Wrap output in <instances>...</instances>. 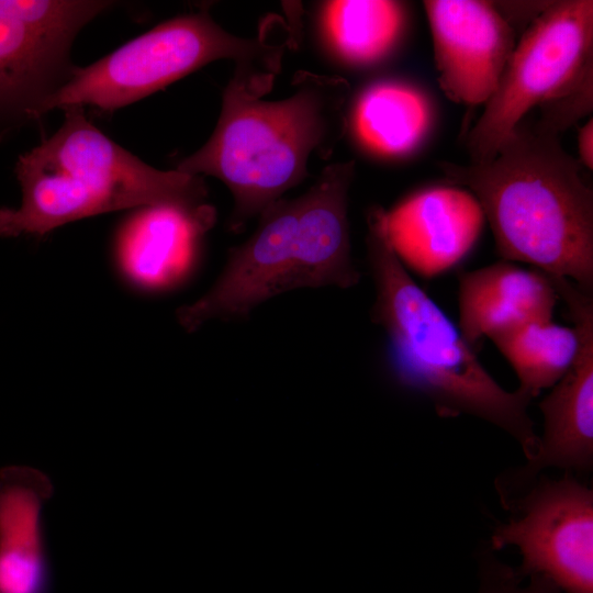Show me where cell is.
<instances>
[{"mask_svg":"<svg viewBox=\"0 0 593 593\" xmlns=\"http://www.w3.org/2000/svg\"><path fill=\"white\" fill-rule=\"evenodd\" d=\"M273 79L235 68L214 132L177 166L179 171L225 183L234 201L227 223L234 233L301 183L313 154L328 158L347 128L346 79L300 70L289 97L260 99Z\"/></svg>","mask_w":593,"mask_h":593,"instance_id":"cell-1","label":"cell"},{"mask_svg":"<svg viewBox=\"0 0 593 593\" xmlns=\"http://www.w3.org/2000/svg\"><path fill=\"white\" fill-rule=\"evenodd\" d=\"M559 135L521 122L488 161L439 164L444 182L471 192L503 260L593 290V191Z\"/></svg>","mask_w":593,"mask_h":593,"instance_id":"cell-2","label":"cell"},{"mask_svg":"<svg viewBox=\"0 0 593 593\" xmlns=\"http://www.w3.org/2000/svg\"><path fill=\"white\" fill-rule=\"evenodd\" d=\"M384 210L367 215V254L376 288L372 322L388 338L395 379L426 396L445 417L469 414L511 434L527 459L538 446L528 415L530 398L504 390L478 360L445 312L419 288L385 235Z\"/></svg>","mask_w":593,"mask_h":593,"instance_id":"cell-3","label":"cell"},{"mask_svg":"<svg viewBox=\"0 0 593 593\" xmlns=\"http://www.w3.org/2000/svg\"><path fill=\"white\" fill-rule=\"evenodd\" d=\"M64 110L58 131L19 157L15 175L22 201L16 209H0V236L42 235L133 206L203 204L206 188L201 177L153 168L98 130L81 107Z\"/></svg>","mask_w":593,"mask_h":593,"instance_id":"cell-4","label":"cell"},{"mask_svg":"<svg viewBox=\"0 0 593 593\" xmlns=\"http://www.w3.org/2000/svg\"><path fill=\"white\" fill-rule=\"evenodd\" d=\"M280 21V20H279ZM255 37L222 29L206 12L166 21L85 68H72L67 80L43 102L40 115L55 108L83 104L115 110L156 92L219 59L236 68L276 76L290 32L277 37L276 25Z\"/></svg>","mask_w":593,"mask_h":593,"instance_id":"cell-5","label":"cell"},{"mask_svg":"<svg viewBox=\"0 0 593 593\" xmlns=\"http://www.w3.org/2000/svg\"><path fill=\"white\" fill-rule=\"evenodd\" d=\"M588 83H593V1L546 2L467 136L471 163L491 160L533 108Z\"/></svg>","mask_w":593,"mask_h":593,"instance_id":"cell-6","label":"cell"},{"mask_svg":"<svg viewBox=\"0 0 593 593\" xmlns=\"http://www.w3.org/2000/svg\"><path fill=\"white\" fill-rule=\"evenodd\" d=\"M108 1L0 0V138L40 118L43 102L70 75L77 32Z\"/></svg>","mask_w":593,"mask_h":593,"instance_id":"cell-7","label":"cell"},{"mask_svg":"<svg viewBox=\"0 0 593 593\" xmlns=\"http://www.w3.org/2000/svg\"><path fill=\"white\" fill-rule=\"evenodd\" d=\"M523 515L499 526L494 549L516 546L517 571L540 577L563 593H593V492L566 477L545 480L521 502Z\"/></svg>","mask_w":593,"mask_h":593,"instance_id":"cell-8","label":"cell"},{"mask_svg":"<svg viewBox=\"0 0 593 593\" xmlns=\"http://www.w3.org/2000/svg\"><path fill=\"white\" fill-rule=\"evenodd\" d=\"M258 217L255 232L230 249L211 289L177 311L186 331L193 332L212 320L244 318L258 305L288 292L301 251L300 198H281Z\"/></svg>","mask_w":593,"mask_h":593,"instance_id":"cell-9","label":"cell"},{"mask_svg":"<svg viewBox=\"0 0 593 593\" xmlns=\"http://www.w3.org/2000/svg\"><path fill=\"white\" fill-rule=\"evenodd\" d=\"M550 279L578 332L579 350L572 366L539 403L542 436L526 466L500 483L503 501L542 469L589 471L593 463V296L569 279Z\"/></svg>","mask_w":593,"mask_h":593,"instance_id":"cell-10","label":"cell"},{"mask_svg":"<svg viewBox=\"0 0 593 593\" xmlns=\"http://www.w3.org/2000/svg\"><path fill=\"white\" fill-rule=\"evenodd\" d=\"M423 4L441 90L456 103L485 104L516 45L503 4L481 0H426Z\"/></svg>","mask_w":593,"mask_h":593,"instance_id":"cell-11","label":"cell"},{"mask_svg":"<svg viewBox=\"0 0 593 593\" xmlns=\"http://www.w3.org/2000/svg\"><path fill=\"white\" fill-rule=\"evenodd\" d=\"M484 223L474 195L450 184L418 190L383 214L394 254L404 267L424 278L438 276L466 257Z\"/></svg>","mask_w":593,"mask_h":593,"instance_id":"cell-12","label":"cell"},{"mask_svg":"<svg viewBox=\"0 0 593 593\" xmlns=\"http://www.w3.org/2000/svg\"><path fill=\"white\" fill-rule=\"evenodd\" d=\"M49 478L29 466L0 470V593H49L52 567L43 511Z\"/></svg>","mask_w":593,"mask_h":593,"instance_id":"cell-13","label":"cell"},{"mask_svg":"<svg viewBox=\"0 0 593 593\" xmlns=\"http://www.w3.org/2000/svg\"><path fill=\"white\" fill-rule=\"evenodd\" d=\"M546 273L510 261L458 275L459 331L473 348L482 337L517 326L551 321L558 301Z\"/></svg>","mask_w":593,"mask_h":593,"instance_id":"cell-14","label":"cell"},{"mask_svg":"<svg viewBox=\"0 0 593 593\" xmlns=\"http://www.w3.org/2000/svg\"><path fill=\"white\" fill-rule=\"evenodd\" d=\"M211 205L145 206L125 226L120 238L124 270L152 288L178 282L191 268L200 238L214 224Z\"/></svg>","mask_w":593,"mask_h":593,"instance_id":"cell-15","label":"cell"},{"mask_svg":"<svg viewBox=\"0 0 593 593\" xmlns=\"http://www.w3.org/2000/svg\"><path fill=\"white\" fill-rule=\"evenodd\" d=\"M434 112L417 87L398 80L379 81L357 98L350 114L359 144L381 157H403L425 141Z\"/></svg>","mask_w":593,"mask_h":593,"instance_id":"cell-16","label":"cell"},{"mask_svg":"<svg viewBox=\"0 0 593 593\" xmlns=\"http://www.w3.org/2000/svg\"><path fill=\"white\" fill-rule=\"evenodd\" d=\"M405 24V7L399 1L333 0L322 9V26L329 46L351 65H371L389 55Z\"/></svg>","mask_w":593,"mask_h":593,"instance_id":"cell-17","label":"cell"},{"mask_svg":"<svg viewBox=\"0 0 593 593\" xmlns=\"http://www.w3.org/2000/svg\"><path fill=\"white\" fill-rule=\"evenodd\" d=\"M514 369L522 393L530 399L553 387L572 366L579 350L574 327L551 321L527 323L490 338Z\"/></svg>","mask_w":593,"mask_h":593,"instance_id":"cell-18","label":"cell"},{"mask_svg":"<svg viewBox=\"0 0 593 593\" xmlns=\"http://www.w3.org/2000/svg\"><path fill=\"white\" fill-rule=\"evenodd\" d=\"M524 583L523 574L499 562H490L481 569L480 588L477 593H563L549 581L536 577Z\"/></svg>","mask_w":593,"mask_h":593,"instance_id":"cell-19","label":"cell"},{"mask_svg":"<svg viewBox=\"0 0 593 593\" xmlns=\"http://www.w3.org/2000/svg\"><path fill=\"white\" fill-rule=\"evenodd\" d=\"M578 160L588 169H593V120L590 118L578 130Z\"/></svg>","mask_w":593,"mask_h":593,"instance_id":"cell-20","label":"cell"}]
</instances>
